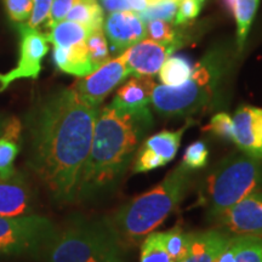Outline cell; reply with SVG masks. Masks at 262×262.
Wrapping results in <instances>:
<instances>
[{
  "label": "cell",
  "instance_id": "cell-8",
  "mask_svg": "<svg viewBox=\"0 0 262 262\" xmlns=\"http://www.w3.org/2000/svg\"><path fill=\"white\" fill-rule=\"evenodd\" d=\"M19 34V57L17 64L8 73H0V93L21 79H38L41 62L49 52L47 35L26 24L17 26Z\"/></svg>",
  "mask_w": 262,
  "mask_h": 262
},
{
  "label": "cell",
  "instance_id": "cell-33",
  "mask_svg": "<svg viewBox=\"0 0 262 262\" xmlns=\"http://www.w3.org/2000/svg\"><path fill=\"white\" fill-rule=\"evenodd\" d=\"M204 0H180L178 12H176L173 24L187 25L194 19L201 12Z\"/></svg>",
  "mask_w": 262,
  "mask_h": 262
},
{
  "label": "cell",
  "instance_id": "cell-27",
  "mask_svg": "<svg viewBox=\"0 0 262 262\" xmlns=\"http://www.w3.org/2000/svg\"><path fill=\"white\" fill-rule=\"evenodd\" d=\"M147 37L150 40L162 44H178L181 47L182 39L179 38L178 32L172 28L171 22L155 19L147 22Z\"/></svg>",
  "mask_w": 262,
  "mask_h": 262
},
{
  "label": "cell",
  "instance_id": "cell-22",
  "mask_svg": "<svg viewBox=\"0 0 262 262\" xmlns=\"http://www.w3.org/2000/svg\"><path fill=\"white\" fill-rule=\"evenodd\" d=\"M260 0H237L233 16L237 21V41L239 50H242L247 40L251 22L256 14Z\"/></svg>",
  "mask_w": 262,
  "mask_h": 262
},
{
  "label": "cell",
  "instance_id": "cell-21",
  "mask_svg": "<svg viewBox=\"0 0 262 262\" xmlns=\"http://www.w3.org/2000/svg\"><path fill=\"white\" fill-rule=\"evenodd\" d=\"M192 64L183 56H169L159 71V79L166 86H178L191 77Z\"/></svg>",
  "mask_w": 262,
  "mask_h": 262
},
{
  "label": "cell",
  "instance_id": "cell-30",
  "mask_svg": "<svg viewBox=\"0 0 262 262\" xmlns=\"http://www.w3.org/2000/svg\"><path fill=\"white\" fill-rule=\"evenodd\" d=\"M234 262H262V238L241 235Z\"/></svg>",
  "mask_w": 262,
  "mask_h": 262
},
{
  "label": "cell",
  "instance_id": "cell-15",
  "mask_svg": "<svg viewBox=\"0 0 262 262\" xmlns=\"http://www.w3.org/2000/svg\"><path fill=\"white\" fill-rule=\"evenodd\" d=\"M231 238V234L220 228L194 232L191 235L187 255L180 262H214Z\"/></svg>",
  "mask_w": 262,
  "mask_h": 262
},
{
  "label": "cell",
  "instance_id": "cell-12",
  "mask_svg": "<svg viewBox=\"0 0 262 262\" xmlns=\"http://www.w3.org/2000/svg\"><path fill=\"white\" fill-rule=\"evenodd\" d=\"M180 48L178 44H162L143 39L123 52L130 74L153 77L159 73L166 58Z\"/></svg>",
  "mask_w": 262,
  "mask_h": 262
},
{
  "label": "cell",
  "instance_id": "cell-29",
  "mask_svg": "<svg viewBox=\"0 0 262 262\" xmlns=\"http://www.w3.org/2000/svg\"><path fill=\"white\" fill-rule=\"evenodd\" d=\"M19 152L17 141L0 137V179L6 180L15 173L14 163Z\"/></svg>",
  "mask_w": 262,
  "mask_h": 262
},
{
  "label": "cell",
  "instance_id": "cell-31",
  "mask_svg": "<svg viewBox=\"0 0 262 262\" xmlns=\"http://www.w3.org/2000/svg\"><path fill=\"white\" fill-rule=\"evenodd\" d=\"M206 130L210 131L212 135L225 141H232L234 139V123L233 118L225 112L215 114L210 119V123L206 126Z\"/></svg>",
  "mask_w": 262,
  "mask_h": 262
},
{
  "label": "cell",
  "instance_id": "cell-16",
  "mask_svg": "<svg viewBox=\"0 0 262 262\" xmlns=\"http://www.w3.org/2000/svg\"><path fill=\"white\" fill-rule=\"evenodd\" d=\"M31 193L22 176L16 175L0 179V215L21 216L27 214Z\"/></svg>",
  "mask_w": 262,
  "mask_h": 262
},
{
  "label": "cell",
  "instance_id": "cell-38",
  "mask_svg": "<svg viewBox=\"0 0 262 262\" xmlns=\"http://www.w3.org/2000/svg\"><path fill=\"white\" fill-rule=\"evenodd\" d=\"M129 4L131 11L134 12H141L143 11L147 6L153 4V3L158 2V0H126Z\"/></svg>",
  "mask_w": 262,
  "mask_h": 262
},
{
  "label": "cell",
  "instance_id": "cell-36",
  "mask_svg": "<svg viewBox=\"0 0 262 262\" xmlns=\"http://www.w3.org/2000/svg\"><path fill=\"white\" fill-rule=\"evenodd\" d=\"M239 243H241V235H232L228 244L219 254V256L215 258L214 262H234L235 256H237Z\"/></svg>",
  "mask_w": 262,
  "mask_h": 262
},
{
  "label": "cell",
  "instance_id": "cell-35",
  "mask_svg": "<svg viewBox=\"0 0 262 262\" xmlns=\"http://www.w3.org/2000/svg\"><path fill=\"white\" fill-rule=\"evenodd\" d=\"M79 2L80 0H54L50 16H49L47 24H45V27L49 29L57 22L63 21L66 16L70 12V10Z\"/></svg>",
  "mask_w": 262,
  "mask_h": 262
},
{
  "label": "cell",
  "instance_id": "cell-1",
  "mask_svg": "<svg viewBox=\"0 0 262 262\" xmlns=\"http://www.w3.org/2000/svg\"><path fill=\"white\" fill-rule=\"evenodd\" d=\"M98 107L73 88L42 98L27 118L29 168L58 201H72L93 142Z\"/></svg>",
  "mask_w": 262,
  "mask_h": 262
},
{
  "label": "cell",
  "instance_id": "cell-14",
  "mask_svg": "<svg viewBox=\"0 0 262 262\" xmlns=\"http://www.w3.org/2000/svg\"><path fill=\"white\" fill-rule=\"evenodd\" d=\"M234 139L241 152L262 159V108L242 106L234 113Z\"/></svg>",
  "mask_w": 262,
  "mask_h": 262
},
{
  "label": "cell",
  "instance_id": "cell-17",
  "mask_svg": "<svg viewBox=\"0 0 262 262\" xmlns=\"http://www.w3.org/2000/svg\"><path fill=\"white\" fill-rule=\"evenodd\" d=\"M156 83L152 77L134 75L117 90L112 104L123 110H140L148 107Z\"/></svg>",
  "mask_w": 262,
  "mask_h": 262
},
{
  "label": "cell",
  "instance_id": "cell-28",
  "mask_svg": "<svg viewBox=\"0 0 262 262\" xmlns=\"http://www.w3.org/2000/svg\"><path fill=\"white\" fill-rule=\"evenodd\" d=\"M209 148L204 140L195 141L186 148L181 164L188 170H199L208 165Z\"/></svg>",
  "mask_w": 262,
  "mask_h": 262
},
{
  "label": "cell",
  "instance_id": "cell-19",
  "mask_svg": "<svg viewBox=\"0 0 262 262\" xmlns=\"http://www.w3.org/2000/svg\"><path fill=\"white\" fill-rule=\"evenodd\" d=\"M89 33V29L80 24L63 19L51 26L49 28V33L45 35H47L48 41L51 42L54 47L70 48L86 40Z\"/></svg>",
  "mask_w": 262,
  "mask_h": 262
},
{
  "label": "cell",
  "instance_id": "cell-5",
  "mask_svg": "<svg viewBox=\"0 0 262 262\" xmlns=\"http://www.w3.org/2000/svg\"><path fill=\"white\" fill-rule=\"evenodd\" d=\"M125 249L106 220L55 231L40 254L44 262H125Z\"/></svg>",
  "mask_w": 262,
  "mask_h": 262
},
{
  "label": "cell",
  "instance_id": "cell-26",
  "mask_svg": "<svg viewBox=\"0 0 262 262\" xmlns=\"http://www.w3.org/2000/svg\"><path fill=\"white\" fill-rule=\"evenodd\" d=\"M180 0H158L147 6L143 11L137 12L145 24L155 19H163L166 22H173L178 12Z\"/></svg>",
  "mask_w": 262,
  "mask_h": 262
},
{
  "label": "cell",
  "instance_id": "cell-3",
  "mask_svg": "<svg viewBox=\"0 0 262 262\" xmlns=\"http://www.w3.org/2000/svg\"><path fill=\"white\" fill-rule=\"evenodd\" d=\"M192 182V171L180 164L155 188L131 199L111 216V225L127 248L155 232L185 198Z\"/></svg>",
  "mask_w": 262,
  "mask_h": 262
},
{
  "label": "cell",
  "instance_id": "cell-23",
  "mask_svg": "<svg viewBox=\"0 0 262 262\" xmlns=\"http://www.w3.org/2000/svg\"><path fill=\"white\" fill-rule=\"evenodd\" d=\"M191 235L180 226L162 232L163 244L165 247L173 262H180L187 255L189 243H191Z\"/></svg>",
  "mask_w": 262,
  "mask_h": 262
},
{
  "label": "cell",
  "instance_id": "cell-39",
  "mask_svg": "<svg viewBox=\"0 0 262 262\" xmlns=\"http://www.w3.org/2000/svg\"><path fill=\"white\" fill-rule=\"evenodd\" d=\"M225 3V6L227 8V10L231 14H233L234 12V8H235V3H237V0H224Z\"/></svg>",
  "mask_w": 262,
  "mask_h": 262
},
{
  "label": "cell",
  "instance_id": "cell-24",
  "mask_svg": "<svg viewBox=\"0 0 262 262\" xmlns=\"http://www.w3.org/2000/svg\"><path fill=\"white\" fill-rule=\"evenodd\" d=\"M140 262H173L163 244L162 232H152L146 235L141 244Z\"/></svg>",
  "mask_w": 262,
  "mask_h": 262
},
{
  "label": "cell",
  "instance_id": "cell-37",
  "mask_svg": "<svg viewBox=\"0 0 262 262\" xmlns=\"http://www.w3.org/2000/svg\"><path fill=\"white\" fill-rule=\"evenodd\" d=\"M100 2L102 8L110 14L119 11H130L131 10L126 0H100Z\"/></svg>",
  "mask_w": 262,
  "mask_h": 262
},
{
  "label": "cell",
  "instance_id": "cell-13",
  "mask_svg": "<svg viewBox=\"0 0 262 262\" xmlns=\"http://www.w3.org/2000/svg\"><path fill=\"white\" fill-rule=\"evenodd\" d=\"M103 32L114 52H124L147 38V26L134 11H119L108 15Z\"/></svg>",
  "mask_w": 262,
  "mask_h": 262
},
{
  "label": "cell",
  "instance_id": "cell-40",
  "mask_svg": "<svg viewBox=\"0 0 262 262\" xmlns=\"http://www.w3.org/2000/svg\"><path fill=\"white\" fill-rule=\"evenodd\" d=\"M6 123H8V118L3 117L2 114H0V137H2L3 134H4Z\"/></svg>",
  "mask_w": 262,
  "mask_h": 262
},
{
  "label": "cell",
  "instance_id": "cell-2",
  "mask_svg": "<svg viewBox=\"0 0 262 262\" xmlns=\"http://www.w3.org/2000/svg\"><path fill=\"white\" fill-rule=\"evenodd\" d=\"M153 125L148 107L123 110L111 103L98 110L90 152L75 196L90 198L113 188L131 165Z\"/></svg>",
  "mask_w": 262,
  "mask_h": 262
},
{
  "label": "cell",
  "instance_id": "cell-7",
  "mask_svg": "<svg viewBox=\"0 0 262 262\" xmlns=\"http://www.w3.org/2000/svg\"><path fill=\"white\" fill-rule=\"evenodd\" d=\"M54 225L38 215H0V254L41 253L55 233Z\"/></svg>",
  "mask_w": 262,
  "mask_h": 262
},
{
  "label": "cell",
  "instance_id": "cell-11",
  "mask_svg": "<svg viewBox=\"0 0 262 262\" xmlns=\"http://www.w3.org/2000/svg\"><path fill=\"white\" fill-rule=\"evenodd\" d=\"M214 220L219 228L231 235L262 238V191L245 196Z\"/></svg>",
  "mask_w": 262,
  "mask_h": 262
},
{
  "label": "cell",
  "instance_id": "cell-4",
  "mask_svg": "<svg viewBox=\"0 0 262 262\" xmlns=\"http://www.w3.org/2000/svg\"><path fill=\"white\" fill-rule=\"evenodd\" d=\"M262 189V159L234 152L225 157L199 183L196 204L215 216Z\"/></svg>",
  "mask_w": 262,
  "mask_h": 262
},
{
  "label": "cell",
  "instance_id": "cell-6",
  "mask_svg": "<svg viewBox=\"0 0 262 262\" xmlns=\"http://www.w3.org/2000/svg\"><path fill=\"white\" fill-rule=\"evenodd\" d=\"M224 66L216 54L208 55L193 68L191 77L178 86L156 85L152 94L155 110L168 118H191L204 111L215 98Z\"/></svg>",
  "mask_w": 262,
  "mask_h": 262
},
{
  "label": "cell",
  "instance_id": "cell-20",
  "mask_svg": "<svg viewBox=\"0 0 262 262\" xmlns=\"http://www.w3.org/2000/svg\"><path fill=\"white\" fill-rule=\"evenodd\" d=\"M64 19L80 24L93 32L103 27L102 6L97 0H80L70 10Z\"/></svg>",
  "mask_w": 262,
  "mask_h": 262
},
{
  "label": "cell",
  "instance_id": "cell-10",
  "mask_svg": "<svg viewBox=\"0 0 262 262\" xmlns=\"http://www.w3.org/2000/svg\"><path fill=\"white\" fill-rule=\"evenodd\" d=\"M130 75L123 52L120 56L104 62L90 74L80 78L73 89L95 107H100L104 98Z\"/></svg>",
  "mask_w": 262,
  "mask_h": 262
},
{
  "label": "cell",
  "instance_id": "cell-9",
  "mask_svg": "<svg viewBox=\"0 0 262 262\" xmlns=\"http://www.w3.org/2000/svg\"><path fill=\"white\" fill-rule=\"evenodd\" d=\"M192 125L186 123L179 130H163L155 135L146 137L134 157L131 168L134 172H148L171 162L178 155L185 131Z\"/></svg>",
  "mask_w": 262,
  "mask_h": 262
},
{
  "label": "cell",
  "instance_id": "cell-25",
  "mask_svg": "<svg viewBox=\"0 0 262 262\" xmlns=\"http://www.w3.org/2000/svg\"><path fill=\"white\" fill-rule=\"evenodd\" d=\"M85 44H86L90 61L95 70L102 66L104 62L111 60L108 40L106 35H104L103 28L95 29V31L90 32L86 40H85Z\"/></svg>",
  "mask_w": 262,
  "mask_h": 262
},
{
  "label": "cell",
  "instance_id": "cell-18",
  "mask_svg": "<svg viewBox=\"0 0 262 262\" xmlns=\"http://www.w3.org/2000/svg\"><path fill=\"white\" fill-rule=\"evenodd\" d=\"M52 58L58 70L75 77L83 78L95 71L85 41L70 48L54 47Z\"/></svg>",
  "mask_w": 262,
  "mask_h": 262
},
{
  "label": "cell",
  "instance_id": "cell-32",
  "mask_svg": "<svg viewBox=\"0 0 262 262\" xmlns=\"http://www.w3.org/2000/svg\"><path fill=\"white\" fill-rule=\"evenodd\" d=\"M34 0H4L6 14L17 24H24L29 18Z\"/></svg>",
  "mask_w": 262,
  "mask_h": 262
},
{
  "label": "cell",
  "instance_id": "cell-34",
  "mask_svg": "<svg viewBox=\"0 0 262 262\" xmlns=\"http://www.w3.org/2000/svg\"><path fill=\"white\" fill-rule=\"evenodd\" d=\"M52 3H54V0H34L31 16H29L28 22L26 25L38 29L41 25L47 24L51 12Z\"/></svg>",
  "mask_w": 262,
  "mask_h": 262
}]
</instances>
